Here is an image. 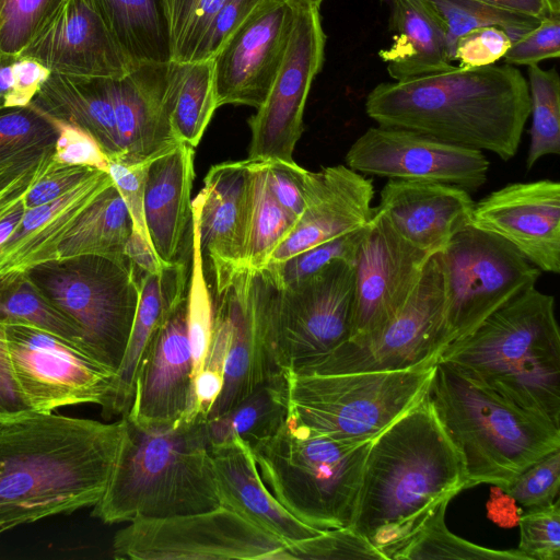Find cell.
I'll use <instances>...</instances> for the list:
<instances>
[{"mask_svg":"<svg viewBox=\"0 0 560 560\" xmlns=\"http://www.w3.org/2000/svg\"><path fill=\"white\" fill-rule=\"evenodd\" d=\"M113 423L34 412L0 423V534L94 506L124 434Z\"/></svg>","mask_w":560,"mask_h":560,"instance_id":"6da1fadb","label":"cell"},{"mask_svg":"<svg viewBox=\"0 0 560 560\" xmlns=\"http://www.w3.org/2000/svg\"><path fill=\"white\" fill-rule=\"evenodd\" d=\"M527 80L512 65L451 69L382 82L365 98L377 125L412 130L503 161L518 151L529 117Z\"/></svg>","mask_w":560,"mask_h":560,"instance_id":"7a4b0ae2","label":"cell"},{"mask_svg":"<svg viewBox=\"0 0 560 560\" xmlns=\"http://www.w3.org/2000/svg\"><path fill=\"white\" fill-rule=\"evenodd\" d=\"M467 488L459 453L427 395L372 440L350 528L383 553Z\"/></svg>","mask_w":560,"mask_h":560,"instance_id":"3957f363","label":"cell"},{"mask_svg":"<svg viewBox=\"0 0 560 560\" xmlns=\"http://www.w3.org/2000/svg\"><path fill=\"white\" fill-rule=\"evenodd\" d=\"M118 455L92 515L114 524L166 518L221 505L206 420L142 425L126 415Z\"/></svg>","mask_w":560,"mask_h":560,"instance_id":"277c9868","label":"cell"},{"mask_svg":"<svg viewBox=\"0 0 560 560\" xmlns=\"http://www.w3.org/2000/svg\"><path fill=\"white\" fill-rule=\"evenodd\" d=\"M560 427V334L555 298L532 287L489 315L439 359Z\"/></svg>","mask_w":560,"mask_h":560,"instance_id":"5b68a950","label":"cell"},{"mask_svg":"<svg viewBox=\"0 0 560 560\" xmlns=\"http://www.w3.org/2000/svg\"><path fill=\"white\" fill-rule=\"evenodd\" d=\"M428 398L463 460L468 488L502 489L560 450V427L438 360Z\"/></svg>","mask_w":560,"mask_h":560,"instance_id":"8992f818","label":"cell"},{"mask_svg":"<svg viewBox=\"0 0 560 560\" xmlns=\"http://www.w3.org/2000/svg\"><path fill=\"white\" fill-rule=\"evenodd\" d=\"M372 440L339 441L289 415L250 446L261 480L293 516L322 530L350 527Z\"/></svg>","mask_w":560,"mask_h":560,"instance_id":"52a82bcc","label":"cell"},{"mask_svg":"<svg viewBox=\"0 0 560 560\" xmlns=\"http://www.w3.org/2000/svg\"><path fill=\"white\" fill-rule=\"evenodd\" d=\"M435 363L342 374L284 372L289 415L335 440H373L427 396Z\"/></svg>","mask_w":560,"mask_h":560,"instance_id":"ba28073f","label":"cell"},{"mask_svg":"<svg viewBox=\"0 0 560 560\" xmlns=\"http://www.w3.org/2000/svg\"><path fill=\"white\" fill-rule=\"evenodd\" d=\"M25 273L57 310L75 323L86 353L116 373L130 336L141 282L128 258H57Z\"/></svg>","mask_w":560,"mask_h":560,"instance_id":"9c48e42d","label":"cell"},{"mask_svg":"<svg viewBox=\"0 0 560 560\" xmlns=\"http://www.w3.org/2000/svg\"><path fill=\"white\" fill-rule=\"evenodd\" d=\"M353 291L354 264L346 260L284 289L271 282L269 338L280 371L311 368L350 338Z\"/></svg>","mask_w":560,"mask_h":560,"instance_id":"30bf717a","label":"cell"},{"mask_svg":"<svg viewBox=\"0 0 560 560\" xmlns=\"http://www.w3.org/2000/svg\"><path fill=\"white\" fill-rule=\"evenodd\" d=\"M438 255L444 282L446 346L535 287L540 276L509 242L472 225L459 231Z\"/></svg>","mask_w":560,"mask_h":560,"instance_id":"8fae6325","label":"cell"},{"mask_svg":"<svg viewBox=\"0 0 560 560\" xmlns=\"http://www.w3.org/2000/svg\"><path fill=\"white\" fill-rule=\"evenodd\" d=\"M115 559L292 560L288 542L223 505L166 518L135 520L113 540Z\"/></svg>","mask_w":560,"mask_h":560,"instance_id":"7c38bea8","label":"cell"},{"mask_svg":"<svg viewBox=\"0 0 560 560\" xmlns=\"http://www.w3.org/2000/svg\"><path fill=\"white\" fill-rule=\"evenodd\" d=\"M445 343L444 282L438 254L428 260L413 292L383 328L348 339L300 374L395 371L435 363Z\"/></svg>","mask_w":560,"mask_h":560,"instance_id":"4fadbf2b","label":"cell"},{"mask_svg":"<svg viewBox=\"0 0 560 560\" xmlns=\"http://www.w3.org/2000/svg\"><path fill=\"white\" fill-rule=\"evenodd\" d=\"M5 332L15 380L35 412L102 404L115 373L73 343L39 328L5 325Z\"/></svg>","mask_w":560,"mask_h":560,"instance_id":"5bb4252c","label":"cell"},{"mask_svg":"<svg viewBox=\"0 0 560 560\" xmlns=\"http://www.w3.org/2000/svg\"><path fill=\"white\" fill-rule=\"evenodd\" d=\"M319 8L301 2L283 62L264 103L249 118V160L293 162L306 100L324 62Z\"/></svg>","mask_w":560,"mask_h":560,"instance_id":"9a60e30c","label":"cell"},{"mask_svg":"<svg viewBox=\"0 0 560 560\" xmlns=\"http://www.w3.org/2000/svg\"><path fill=\"white\" fill-rule=\"evenodd\" d=\"M214 289L213 303L224 312L230 324V346L223 387L207 420L225 413L258 385L282 373L270 346L271 282L267 273L262 269L241 267Z\"/></svg>","mask_w":560,"mask_h":560,"instance_id":"2e32d148","label":"cell"},{"mask_svg":"<svg viewBox=\"0 0 560 560\" xmlns=\"http://www.w3.org/2000/svg\"><path fill=\"white\" fill-rule=\"evenodd\" d=\"M299 0H260L212 57L217 106L258 108L283 62Z\"/></svg>","mask_w":560,"mask_h":560,"instance_id":"e0dca14e","label":"cell"},{"mask_svg":"<svg viewBox=\"0 0 560 560\" xmlns=\"http://www.w3.org/2000/svg\"><path fill=\"white\" fill-rule=\"evenodd\" d=\"M345 161L361 174L442 183L469 192L486 183L489 170V161L481 151L381 125L365 130L351 144Z\"/></svg>","mask_w":560,"mask_h":560,"instance_id":"ac0fdd59","label":"cell"},{"mask_svg":"<svg viewBox=\"0 0 560 560\" xmlns=\"http://www.w3.org/2000/svg\"><path fill=\"white\" fill-rule=\"evenodd\" d=\"M431 256L400 236L376 209L354 261L349 339L376 332L396 316Z\"/></svg>","mask_w":560,"mask_h":560,"instance_id":"d6986e66","label":"cell"},{"mask_svg":"<svg viewBox=\"0 0 560 560\" xmlns=\"http://www.w3.org/2000/svg\"><path fill=\"white\" fill-rule=\"evenodd\" d=\"M470 225L515 247L540 271L560 272V184H508L475 203Z\"/></svg>","mask_w":560,"mask_h":560,"instance_id":"ffe728a7","label":"cell"},{"mask_svg":"<svg viewBox=\"0 0 560 560\" xmlns=\"http://www.w3.org/2000/svg\"><path fill=\"white\" fill-rule=\"evenodd\" d=\"M195 402L185 295L168 312L142 355L126 416L142 425L173 424L198 417Z\"/></svg>","mask_w":560,"mask_h":560,"instance_id":"44dd1931","label":"cell"},{"mask_svg":"<svg viewBox=\"0 0 560 560\" xmlns=\"http://www.w3.org/2000/svg\"><path fill=\"white\" fill-rule=\"evenodd\" d=\"M373 198L372 180L347 165L307 170L304 211L267 265L366 225L376 212Z\"/></svg>","mask_w":560,"mask_h":560,"instance_id":"7402d4cb","label":"cell"},{"mask_svg":"<svg viewBox=\"0 0 560 560\" xmlns=\"http://www.w3.org/2000/svg\"><path fill=\"white\" fill-rule=\"evenodd\" d=\"M191 202L202 256L208 257L214 285L245 267L250 206L248 160L212 165Z\"/></svg>","mask_w":560,"mask_h":560,"instance_id":"603a6c76","label":"cell"},{"mask_svg":"<svg viewBox=\"0 0 560 560\" xmlns=\"http://www.w3.org/2000/svg\"><path fill=\"white\" fill-rule=\"evenodd\" d=\"M20 57L51 73L121 78L133 67L86 0H66L59 12Z\"/></svg>","mask_w":560,"mask_h":560,"instance_id":"cb8c5ba5","label":"cell"},{"mask_svg":"<svg viewBox=\"0 0 560 560\" xmlns=\"http://www.w3.org/2000/svg\"><path fill=\"white\" fill-rule=\"evenodd\" d=\"M474 206L470 192L457 186L388 179L376 209L406 241L434 255L470 225Z\"/></svg>","mask_w":560,"mask_h":560,"instance_id":"d4e9b609","label":"cell"},{"mask_svg":"<svg viewBox=\"0 0 560 560\" xmlns=\"http://www.w3.org/2000/svg\"><path fill=\"white\" fill-rule=\"evenodd\" d=\"M168 63H141L112 79L116 125L125 163L148 162L176 144L171 127Z\"/></svg>","mask_w":560,"mask_h":560,"instance_id":"484cf974","label":"cell"},{"mask_svg":"<svg viewBox=\"0 0 560 560\" xmlns=\"http://www.w3.org/2000/svg\"><path fill=\"white\" fill-rule=\"evenodd\" d=\"M195 149L177 142L148 163L145 225L153 250L165 265L179 260L184 236L191 222Z\"/></svg>","mask_w":560,"mask_h":560,"instance_id":"4316f807","label":"cell"},{"mask_svg":"<svg viewBox=\"0 0 560 560\" xmlns=\"http://www.w3.org/2000/svg\"><path fill=\"white\" fill-rule=\"evenodd\" d=\"M114 182L96 170L59 198L25 208L13 234L0 246V277L25 273L58 258V248L81 213Z\"/></svg>","mask_w":560,"mask_h":560,"instance_id":"83f0119b","label":"cell"},{"mask_svg":"<svg viewBox=\"0 0 560 560\" xmlns=\"http://www.w3.org/2000/svg\"><path fill=\"white\" fill-rule=\"evenodd\" d=\"M221 505L288 544L319 535L293 516L271 494L260 478L250 446L241 439L211 448Z\"/></svg>","mask_w":560,"mask_h":560,"instance_id":"f1b7e54d","label":"cell"},{"mask_svg":"<svg viewBox=\"0 0 560 560\" xmlns=\"http://www.w3.org/2000/svg\"><path fill=\"white\" fill-rule=\"evenodd\" d=\"M187 283V268L180 259L163 266L159 272L142 277L125 354L100 405L103 418L124 416L129 411L142 355L168 312L186 295Z\"/></svg>","mask_w":560,"mask_h":560,"instance_id":"f546056e","label":"cell"},{"mask_svg":"<svg viewBox=\"0 0 560 560\" xmlns=\"http://www.w3.org/2000/svg\"><path fill=\"white\" fill-rule=\"evenodd\" d=\"M390 44L381 49L388 75L404 80L451 69L445 24L429 0H386Z\"/></svg>","mask_w":560,"mask_h":560,"instance_id":"4dcf8cb0","label":"cell"},{"mask_svg":"<svg viewBox=\"0 0 560 560\" xmlns=\"http://www.w3.org/2000/svg\"><path fill=\"white\" fill-rule=\"evenodd\" d=\"M112 79L51 73L30 104L50 118L84 129L115 161L121 156V147Z\"/></svg>","mask_w":560,"mask_h":560,"instance_id":"1f68e13d","label":"cell"},{"mask_svg":"<svg viewBox=\"0 0 560 560\" xmlns=\"http://www.w3.org/2000/svg\"><path fill=\"white\" fill-rule=\"evenodd\" d=\"M133 65L172 61L164 0H86Z\"/></svg>","mask_w":560,"mask_h":560,"instance_id":"d6a6232c","label":"cell"},{"mask_svg":"<svg viewBox=\"0 0 560 560\" xmlns=\"http://www.w3.org/2000/svg\"><path fill=\"white\" fill-rule=\"evenodd\" d=\"M288 412V384L282 372L258 385L225 413L206 420L210 447H218L236 438L252 446L273 435Z\"/></svg>","mask_w":560,"mask_h":560,"instance_id":"836d02e7","label":"cell"},{"mask_svg":"<svg viewBox=\"0 0 560 560\" xmlns=\"http://www.w3.org/2000/svg\"><path fill=\"white\" fill-rule=\"evenodd\" d=\"M167 84L173 135L196 148L218 108L212 59L171 61Z\"/></svg>","mask_w":560,"mask_h":560,"instance_id":"e575fe53","label":"cell"},{"mask_svg":"<svg viewBox=\"0 0 560 560\" xmlns=\"http://www.w3.org/2000/svg\"><path fill=\"white\" fill-rule=\"evenodd\" d=\"M133 223L113 184L81 213L58 248V258L80 255L124 257Z\"/></svg>","mask_w":560,"mask_h":560,"instance_id":"d590c367","label":"cell"},{"mask_svg":"<svg viewBox=\"0 0 560 560\" xmlns=\"http://www.w3.org/2000/svg\"><path fill=\"white\" fill-rule=\"evenodd\" d=\"M250 206L244 266L262 269L289 236L296 220L273 197L265 160H249Z\"/></svg>","mask_w":560,"mask_h":560,"instance_id":"8d00e7d4","label":"cell"},{"mask_svg":"<svg viewBox=\"0 0 560 560\" xmlns=\"http://www.w3.org/2000/svg\"><path fill=\"white\" fill-rule=\"evenodd\" d=\"M448 503L444 501L409 537L384 549L386 559L527 560L517 549H490L451 533L444 521Z\"/></svg>","mask_w":560,"mask_h":560,"instance_id":"74e56055","label":"cell"},{"mask_svg":"<svg viewBox=\"0 0 560 560\" xmlns=\"http://www.w3.org/2000/svg\"><path fill=\"white\" fill-rule=\"evenodd\" d=\"M0 323L39 328L73 343L86 353L81 330L75 323L57 310L26 273L0 277Z\"/></svg>","mask_w":560,"mask_h":560,"instance_id":"f35d334b","label":"cell"},{"mask_svg":"<svg viewBox=\"0 0 560 560\" xmlns=\"http://www.w3.org/2000/svg\"><path fill=\"white\" fill-rule=\"evenodd\" d=\"M52 120L28 104L0 108V167L33 161L55 149Z\"/></svg>","mask_w":560,"mask_h":560,"instance_id":"ab89813d","label":"cell"},{"mask_svg":"<svg viewBox=\"0 0 560 560\" xmlns=\"http://www.w3.org/2000/svg\"><path fill=\"white\" fill-rule=\"evenodd\" d=\"M532 114L530 142L526 158L529 171L539 159L560 153V78L556 69L527 68Z\"/></svg>","mask_w":560,"mask_h":560,"instance_id":"60d3db41","label":"cell"},{"mask_svg":"<svg viewBox=\"0 0 560 560\" xmlns=\"http://www.w3.org/2000/svg\"><path fill=\"white\" fill-rule=\"evenodd\" d=\"M442 18L452 59L457 39L485 26L502 28L512 42L536 27L541 19L505 11L478 0H429Z\"/></svg>","mask_w":560,"mask_h":560,"instance_id":"b9f144b4","label":"cell"},{"mask_svg":"<svg viewBox=\"0 0 560 560\" xmlns=\"http://www.w3.org/2000/svg\"><path fill=\"white\" fill-rule=\"evenodd\" d=\"M369 223L305 249L281 262L267 265L262 270L275 287L284 289L304 280L335 260L354 264Z\"/></svg>","mask_w":560,"mask_h":560,"instance_id":"7bdbcfd3","label":"cell"},{"mask_svg":"<svg viewBox=\"0 0 560 560\" xmlns=\"http://www.w3.org/2000/svg\"><path fill=\"white\" fill-rule=\"evenodd\" d=\"M66 0H0V56L19 58Z\"/></svg>","mask_w":560,"mask_h":560,"instance_id":"ee69618b","label":"cell"},{"mask_svg":"<svg viewBox=\"0 0 560 560\" xmlns=\"http://www.w3.org/2000/svg\"><path fill=\"white\" fill-rule=\"evenodd\" d=\"M226 0H164L172 61H191L207 28Z\"/></svg>","mask_w":560,"mask_h":560,"instance_id":"f6af8a7d","label":"cell"},{"mask_svg":"<svg viewBox=\"0 0 560 560\" xmlns=\"http://www.w3.org/2000/svg\"><path fill=\"white\" fill-rule=\"evenodd\" d=\"M288 549L292 560H387L366 537L350 527L324 530L317 536L288 544Z\"/></svg>","mask_w":560,"mask_h":560,"instance_id":"bcb514c9","label":"cell"},{"mask_svg":"<svg viewBox=\"0 0 560 560\" xmlns=\"http://www.w3.org/2000/svg\"><path fill=\"white\" fill-rule=\"evenodd\" d=\"M517 550L527 560H560V501L528 509L520 518Z\"/></svg>","mask_w":560,"mask_h":560,"instance_id":"7dc6e473","label":"cell"},{"mask_svg":"<svg viewBox=\"0 0 560 560\" xmlns=\"http://www.w3.org/2000/svg\"><path fill=\"white\" fill-rule=\"evenodd\" d=\"M560 450L549 453L518 474L501 490L530 509L551 504L559 494Z\"/></svg>","mask_w":560,"mask_h":560,"instance_id":"c3c4849f","label":"cell"},{"mask_svg":"<svg viewBox=\"0 0 560 560\" xmlns=\"http://www.w3.org/2000/svg\"><path fill=\"white\" fill-rule=\"evenodd\" d=\"M560 56V15H548L539 24L512 42L504 61L512 66L538 65Z\"/></svg>","mask_w":560,"mask_h":560,"instance_id":"681fc988","label":"cell"},{"mask_svg":"<svg viewBox=\"0 0 560 560\" xmlns=\"http://www.w3.org/2000/svg\"><path fill=\"white\" fill-rule=\"evenodd\" d=\"M50 119L58 130L54 150V160L57 163L108 172V156L88 131L74 125Z\"/></svg>","mask_w":560,"mask_h":560,"instance_id":"f907efd6","label":"cell"},{"mask_svg":"<svg viewBox=\"0 0 560 560\" xmlns=\"http://www.w3.org/2000/svg\"><path fill=\"white\" fill-rule=\"evenodd\" d=\"M511 45V38L502 28L478 27L457 39L454 60L465 68L491 66L504 57Z\"/></svg>","mask_w":560,"mask_h":560,"instance_id":"816d5d0a","label":"cell"},{"mask_svg":"<svg viewBox=\"0 0 560 560\" xmlns=\"http://www.w3.org/2000/svg\"><path fill=\"white\" fill-rule=\"evenodd\" d=\"M54 150L30 162L0 167V220L24 203L32 186L55 164Z\"/></svg>","mask_w":560,"mask_h":560,"instance_id":"f5cc1de1","label":"cell"},{"mask_svg":"<svg viewBox=\"0 0 560 560\" xmlns=\"http://www.w3.org/2000/svg\"><path fill=\"white\" fill-rule=\"evenodd\" d=\"M269 188L279 205L296 221L305 208L307 170L293 162L265 160Z\"/></svg>","mask_w":560,"mask_h":560,"instance_id":"db71d44e","label":"cell"},{"mask_svg":"<svg viewBox=\"0 0 560 560\" xmlns=\"http://www.w3.org/2000/svg\"><path fill=\"white\" fill-rule=\"evenodd\" d=\"M148 162L109 161L108 174L124 199L133 228L150 242L144 219V188Z\"/></svg>","mask_w":560,"mask_h":560,"instance_id":"11a10c76","label":"cell"},{"mask_svg":"<svg viewBox=\"0 0 560 560\" xmlns=\"http://www.w3.org/2000/svg\"><path fill=\"white\" fill-rule=\"evenodd\" d=\"M260 0H226L214 15L191 61L209 60Z\"/></svg>","mask_w":560,"mask_h":560,"instance_id":"9f6ffc18","label":"cell"},{"mask_svg":"<svg viewBox=\"0 0 560 560\" xmlns=\"http://www.w3.org/2000/svg\"><path fill=\"white\" fill-rule=\"evenodd\" d=\"M97 168L55 164L32 186L25 196V208L50 202L92 175Z\"/></svg>","mask_w":560,"mask_h":560,"instance_id":"6f0895ef","label":"cell"},{"mask_svg":"<svg viewBox=\"0 0 560 560\" xmlns=\"http://www.w3.org/2000/svg\"><path fill=\"white\" fill-rule=\"evenodd\" d=\"M34 412L15 380L9 357L5 325L0 323V423Z\"/></svg>","mask_w":560,"mask_h":560,"instance_id":"680465c9","label":"cell"},{"mask_svg":"<svg viewBox=\"0 0 560 560\" xmlns=\"http://www.w3.org/2000/svg\"><path fill=\"white\" fill-rule=\"evenodd\" d=\"M14 92L8 107L27 106L51 72L38 61L28 57L14 60Z\"/></svg>","mask_w":560,"mask_h":560,"instance_id":"91938a15","label":"cell"},{"mask_svg":"<svg viewBox=\"0 0 560 560\" xmlns=\"http://www.w3.org/2000/svg\"><path fill=\"white\" fill-rule=\"evenodd\" d=\"M137 276L142 279L145 273L159 272L165 264L158 258L152 245L135 228L124 250ZM168 265V264H167Z\"/></svg>","mask_w":560,"mask_h":560,"instance_id":"94428289","label":"cell"},{"mask_svg":"<svg viewBox=\"0 0 560 560\" xmlns=\"http://www.w3.org/2000/svg\"><path fill=\"white\" fill-rule=\"evenodd\" d=\"M489 5L520 13L536 19H544L549 14L545 0H478Z\"/></svg>","mask_w":560,"mask_h":560,"instance_id":"6125c7cd","label":"cell"},{"mask_svg":"<svg viewBox=\"0 0 560 560\" xmlns=\"http://www.w3.org/2000/svg\"><path fill=\"white\" fill-rule=\"evenodd\" d=\"M16 58L0 56V108L8 107L14 92V69Z\"/></svg>","mask_w":560,"mask_h":560,"instance_id":"be15d7a7","label":"cell"},{"mask_svg":"<svg viewBox=\"0 0 560 560\" xmlns=\"http://www.w3.org/2000/svg\"><path fill=\"white\" fill-rule=\"evenodd\" d=\"M550 15H560V0H545Z\"/></svg>","mask_w":560,"mask_h":560,"instance_id":"e7e4bbea","label":"cell"},{"mask_svg":"<svg viewBox=\"0 0 560 560\" xmlns=\"http://www.w3.org/2000/svg\"><path fill=\"white\" fill-rule=\"evenodd\" d=\"M299 1H304V2L311 3V4L319 8L324 0H299Z\"/></svg>","mask_w":560,"mask_h":560,"instance_id":"03108f58","label":"cell"}]
</instances>
